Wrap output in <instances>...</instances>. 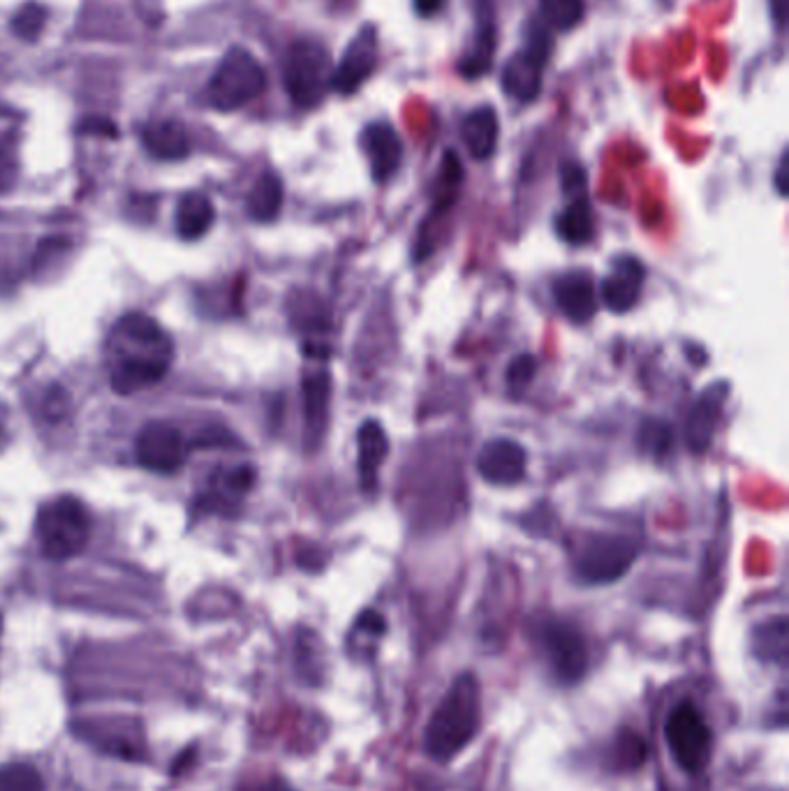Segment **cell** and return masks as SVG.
Returning <instances> with one entry per match:
<instances>
[{
    "mask_svg": "<svg viewBox=\"0 0 789 791\" xmlns=\"http://www.w3.org/2000/svg\"><path fill=\"white\" fill-rule=\"evenodd\" d=\"M174 359V342L160 322L144 313L120 317L105 342L112 389L120 396L144 392L163 380Z\"/></svg>",
    "mask_w": 789,
    "mask_h": 791,
    "instance_id": "6da1fadb",
    "label": "cell"
},
{
    "mask_svg": "<svg viewBox=\"0 0 789 791\" xmlns=\"http://www.w3.org/2000/svg\"><path fill=\"white\" fill-rule=\"evenodd\" d=\"M481 726V685L475 674L465 672L454 678L448 695L440 699L423 729V749L438 761L448 764L468 747Z\"/></svg>",
    "mask_w": 789,
    "mask_h": 791,
    "instance_id": "7a4b0ae2",
    "label": "cell"
},
{
    "mask_svg": "<svg viewBox=\"0 0 789 791\" xmlns=\"http://www.w3.org/2000/svg\"><path fill=\"white\" fill-rule=\"evenodd\" d=\"M93 533L89 507L74 496H58L39 507L35 535L49 560H68L86 549Z\"/></svg>",
    "mask_w": 789,
    "mask_h": 791,
    "instance_id": "3957f363",
    "label": "cell"
},
{
    "mask_svg": "<svg viewBox=\"0 0 789 791\" xmlns=\"http://www.w3.org/2000/svg\"><path fill=\"white\" fill-rule=\"evenodd\" d=\"M332 56L317 39H297L282 60V84L299 109H313L332 91Z\"/></svg>",
    "mask_w": 789,
    "mask_h": 791,
    "instance_id": "277c9868",
    "label": "cell"
},
{
    "mask_svg": "<svg viewBox=\"0 0 789 791\" xmlns=\"http://www.w3.org/2000/svg\"><path fill=\"white\" fill-rule=\"evenodd\" d=\"M533 643L554 681L577 685L589 672V645L577 625L554 616L542 618L533 625Z\"/></svg>",
    "mask_w": 789,
    "mask_h": 791,
    "instance_id": "5b68a950",
    "label": "cell"
},
{
    "mask_svg": "<svg viewBox=\"0 0 789 791\" xmlns=\"http://www.w3.org/2000/svg\"><path fill=\"white\" fill-rule=\"evenodd\" d=\"M267 89V72L244 47H232L220 60L209 86L207 100L218 112H236L253 103Z\"/></svg>",
    "mask_w": 789,
    "mask_h": 791,
    "instance_id": "8992f818",
    "label": "cell"
},
{
    "mask_svg": "<svg viewBox=\"0 0 789 791\" xmlns=\"http://www.w3.org/2000/svg\"><path fill=\"white\" fill-rule=\"evenodd\" d=\"M639 556L633 537L595 533L585 535L575 554V577L585 585H606L623 579Z\"/></svg>",
    "mask_w": 789,
    "mask_h": 791,
    "instance_id": "52a82bcc",
    "label": "cell"
},
{
    "mask_svg": "<svg viewBox=\"0 0 789 791\" xmlns=\"http://www.w3.org/2000/svg\"><path fill=\"white\" fill-rule=\"evenodd\" d=\"M664 743L685 773H701L713 755V732L699 708L691 701L676 703L664 722Z\"/></svg>",
    "mask_w": 789,
    "mask_h": 791,
    "instance_id": "ba28073f",
    "label": "cell"
},
{
    "mask_svg": "<svg viewBox=\"0 0 789 791\" xmlns=\"http://www.w3.org/2000/svg\"><path fill=\"white\" fill-rule=\"evenodd\" d=\"M531 31L525 33L523 47L504 63L500 84L510 97L519 103H533L542 91V70L552 56V37L549 26L539 22L529 24Z\"/></svg>",
    "mask_w": 789,
    "mask_h": 791,
    "instance_id": "9c48e42d",
    "label": "cell"
},
{
    "mask_svg": "<svg viewBox=\"0 0 789 791\" xmlns=\"http://www.w3.org/2000/svg\"><path fill=\"white\" fill-rule=\"evenodd\" d=\"M135 456L141 468L158 475H172L186 463L188 450L176 426L167 421H151L135 440Z\"/></svg>",
    "mask_w": 789,
    "mask_h": 791,
    "instance_id": "30bf717a",
    "label": "cell"
},
{
    "mask_svg": "<svg viewBox=\"0 0 789 791\" xmlns=\"http://www.w3.org/2000/svg\"><path fill=\"white\" fill-rule=\"evenodd\" d=\"M77 732L84 741L95 745L103 753H109L120 759H144L147 757V743L141 726L126 718H93L77 724Z\"/></svg>",
    "mask_w": 789,
    "mask_h": 791,
    "instance_id": "8fae6325",
    "label": "cell"
},
{
    "mask_svg": "<svg viewBox=\"0 0 789 791\" xmlns=\"http://www.w3.org/2000/svg\"><path fill=\"white\" fill-rule=\"evenodd\" d=\"M378 68V37L371 26L361 28L352 43L346 47L340 63L332 72V91L340 95H352L361 84H367Z\"/></svg>",
    "mask_w": 789,
    "mask_h": 791,
    "instance_id": "7c38bea8",
    "label": "cell"
},
{
    "mask_svg": "<svg viewBox=\"0 0 789 791\" xmlns=\"http://www.w3.org/2000/svg\"><path fill=\"white\" fill-rule=\"evenodd\" d=\"M479 477L494 486H514L525 477L529 454L521 442L512 438H494L477 454Z\"/></svg>",
    "mask_w": 789,
    "mask_h": 791,
    "instance_id": "4fadbf2b",
    "label": "cell"
},
{
    "mask_svg": "<svg viewBox=\"0 0 789 791\" xmlns=\"http://www.w3.org/2000/svg\"><path fill=\"white\" fill-rule=\"evenodd\" d=\"M646 269L635 255H620L614 259L612 271L606 274L600 288L602 303L612 313H627L635 309L641 296Z\"/></svg>",
    "mask_w": 789,
    "mask_h": 791,
    "instance_id": "5bb4252c",
    "label": "cell"
},
{
    "mask_svg": "<svg viewBox=\"0 0 789 791\" xmlns=\"http://www.w3.org/2000/svg\"><path fill=\"white\" fill-rule=\"evenodd\" d=\"M724 400H727L724 382L711 384V387L704 389L695 400L693 410L685 421V442L693 454H704L708 447H711Z\"/></svg>",
    "mask_w": 789,
    "mask_h": 791,
    "instance_id": "9a60e30c",
    "label": "cell"
},
{
    "mask_svg": "<svg viewBox=\"0 0 789 791\" xmlns=\"http://www.w3.org/2000/svg\"><path fill=\"white\" fill-rule=\"evenodd\" d=\"M361 151L367 153L373 181L384 184L390 181L403 160V144L387 120H373L361 130Z\"/></svg>",
    "mask_w": 789,
    "mask_h": 791,
    "instance_id": "2e32d148",
    "label": "cell"
},
{
    "mask_svg": "<svg viewBox=\"0 0 789 791\" xmlns=\"http://www.w3.org/2000/svg\"><path fill=\"white\" fill-rule=\"evenodd\" d=\"M554 299L558 311L575 324L591 322L597 313V290L593 276L583 269L562 274L554 282Z\"/></svg>",
    "mask_w": 789,
    "mask_h": 791,
    "instance_id": "e0dca14e",
    "label": "cell"
},
{
    "mask_svg": "<svg viewBox=\"0 0 789 791\" xmlns=\"http://www.w3.org/2000/svg\"><path fill=\"white\" fill-rule=\"evenodd\" d=\"M390 454V438L375 419L363 421L357 433V473L363 491H373L378 484V468Z\"/></svg>",
    "mask_w": 789,
    "mask_h": 791,
    "instance_id": "ac0fdd59",
    "label": "cell"
},
{
    "mask_svg": "<svg viewBox=\"0 0 789 791\" xmlns=\"http://www.w3.org/2000/svg\"><path fill=\"white\" fill-rule=\"evenodd\" d=\"M500 124L494 107L484 105L473 109L461 124V139L475 160H489L498 147Z\"/></svg>",
    "mask_w": 789,
    "mask_h": 791,
    "instance_id": "d6986e66",
    "label": "cell"
},
{
    "mask_svg": "<svg viewBox=\"0 0 789 791\" xmlns=\"http://www.w3.org/2000/svg\"><path fill=\"white\" fill-rule=\"evenodd\" d=\"M147 151L158 160H181L190 153V139L186 128L174 118L155 120L141 132Z\"/></svg>",
    "mask_w": 789,
    "mask_h": 791,
    "instance_id": "ffe728a7",
    "label": "cell"
},
{
    "mask_svg": "<svg viewBox=\"0 0 789 791\" xmlns=\"http://www.w3.org/2000/svg\"><path fill=\"white\" fill-rule=\"evenodd\" d=\"M255 477L257 475H255L253 465H236V468H232V470L216 475L211 481V491L205 498V504L209 507V510L228 512L230 507L236 504V500L241 496H246L251 491Z\"/></svg>",
    "mask_w": 789,
    "mask_h": 791,
    "instance_id": "44dd1931",
    "label": "cell"
},
{
    "mask_svg": "<svg viewBox=\"0 0 789 791\" xmlns=\"http://www.w3.org/2000/svg\"><path fill=\"white\" fill-rule=\"evenodd\" d=\"M216 220L213 201L201 193H188L176 207V232L181 239L197 241L205 236Z\"/></svg>",
    "mask_w": 789,
    "mask_h": 791,
    "instance_id": "7402d4cb",
    "label": "cell"
},
{
    "mask_svg": "<svg viewBox=\"0 0 789 791\" xmlns=\"http://www.w3.org/2000/svg\"><path fill=\"white\" fill-rule=\"evenodd\" d=\"M556 232L565 243H570V246H583V243L593 241L595 216L589 197L577 195L570 205L560 211V216L556 218Z\"/></svg>",
    "mask_w": 789,
    "mask_h": 791,
    "instance_id": "603a6c76",
    "label": "cell"
},
{
    "mask_svg": "<svg viewBox=\"0 0 789 791\" xmlns=\"http://www.w3.org/2000/svg\"><path fill=\"white\" fill-rule=\"evenodd\" d=\"M496 45H498L496 24L491 22V19L484 16L475 31L473 47L465 51V56L459 60V74L465 79H479L487 74L494 66Z\"/></svg>",
    "mask_w": 789,
    "mask_h": 791,
    "instance_id": "cb8c5ba5",
    "label": "cell"
},
{
    "mask_svg": "<svg viewBox=\"0 0 789 791\" xmlns=\"http://www.w3.org/2000/svg\"><path fill=\"white\" fill-rule=\"evenodd\" d=\"M282 207V181L276 172H265L248 193L246 209L257 222H271Z\"/></svg>",
    "mask_w": 789,
    "mask_h": 791,
    "instance_id": "d4e9b609",
    "label": "cell"
},
{
    "mask_svg": "<svg viewBox=\"0 0 789 791\" xmlns=\"http://www.w3.org/2000/svg\"><path fill=\"white\" fill-rule=\"evenodd\" d=\"M753 653L771 664H785L787 660V620L785 616L768 618L753 630Z\"/></svg>",
    "mask_w": 789,
    "mask_h": 791,
    "instance_id": "484cf974",
    "label": "cell"
},
{
    "mask_svg": "<svg viewBox=\"0 0 789 791\" xmlns=\"http://www.w3.org/2000/svg\"><path fill=\"white\" fill-rule=\"evenodd\" d=\"M303 408H306V423L313 435H320L327 421L329 408V375L311 373L303 380Z\"/></svg>",
    "mask_w": 789,
    "mask_h": 791,
    "instance_id": "4316f807",
    "label": "cell"
},
{
    "mask_svg": "<svg viewBox=\"0 0 789 791\" xmlns=\"http://www.w3.org/2000/svg\"><path fill=\"white\" fill-rule=\"evenodd\" d=\"M674 444V429L664 419H643L637 433V447L641 454L653 456L655 461L670 454Z\"/></svg>",
    "mask_w": 789,
    "mask_h": 791,
    "instance_id": "83f0119b",
    "label": "cell"
},
{
    "mask_svg": "<svg viewBox=\"0 0 789 791\" xmlns=\"http://www.w3.org/2000/svg\"><path fill=\"white\" fill-rule=\"evenodd\" d=\"M544 24L556 31H572L581 24L585 3L583 0H539Z\"/></svg>",
    "mask_w": 789,
    "mask_h": 791,
    "instance_id": "f1b7e54d",
    "label": "cell"
},
{
    "mask_svg": "<svg viewBox=\"0 0 789 791\" xmlns=\"http://www.w3.org/2000/svg\"><path fill=\"white\" fill-rule=\"evenodd\" d=\"M0 791H45V780L33 764L12 761L0 766Z\"/></svg>",
    "mask_w": 789,
    "mask_h": 791,
    "instance_id": "f546056e",
    "label": "cell"
},
{
    "mask_svg": "<svg viewBox=\"0 0 789 791\" xmlns=\"http://www.w3.org/2000/svg\"><path fill=\"white\" fill-rule=\"evenodd\" d=\"M614 759L618 770H635L646 761V743L639 734L630 732V729H623L616 738Z\"/></svg>",
    "mask_w": 789,
    "mask_h": 791,
    "instance_id": "4dcf8cb0",
    "label": "cell"
},
{
    "mask_svg": "<svg viewBox=\"0 0 789 791\" xmlns=\"http://www.w3.org/2000/svg\"><path fill=\"white\" fill-rule=\"evenodd\" d=\"M47 24V10L37 3H26L12 16V31L19 39L35 43Z\"/></svg>",
    "mask_w": 789,
    "mask_h": 791,
    "instance_id": "1f68e13d",
    "label": "cell"
},
{
    "mask_svg": "<svg viewBox=\"0 0 789 791\" xmlns=\"http://www.w3.org/2000/svg\"><path fill=\"white\" fill-rule=\"evenodd\" d=\"M384 632H387V623H384V618H382L378 612H371V608H369V612H363V614L357 618V623H355V627H352V635H350V639H348L350 653L357 658L363 639L371 641V645H373L375 641H380V639L384 637Z\"/></svg>",
    "mask_w": 789,
    "mask_h": 791,
    "instance_id": "d6a6232c",
    "label": "cell"
},
{
    "mask_svg": "<svg viewBox=\"0 0 789 791\" xmlns=\"http://www.w3.org/2000/svg\"><path fill=\"white\" fill-rule=\"evenodd\" d=\"M537 373V359L533 354H519L517 359L510 361L508 373H504V380H508V389L512 394H521L529 389V384L533 382Z\"/></svg>",
    "mask_w": 789,
    "mask_h": 791,
    "instance_id": "836d02e7",
    "label": "cell"
},
{
    "mask_svg": "<svg viewBox=\"0 0 789 791\" xmlns=\"http://www.w3.org/2000/svg\"><path fill=\"white\" fill-rule=\"evenodd\" d=\"M562 188L570 195H583L585 188V174L579 165H565L562 167Z\"/></svg>",
    "mask_w": 789,
    "mask_h": 791,
    "instance_id": "e575fe53",
    "label": "cell"
},
{
    "mask_svg": "<svg viewBox=\"0 0 789 791\" xmlns=\"http://www.w3.org/2000/svg\"><path fill=\"white\" fill-rule=\"evenodd\" d=\"M82 130H84V132H97V135H109V137H116V135H118L116 124H112V120H105V118H89V120H84Z\"/></svg>",
    "mask_w": 789,
    "mask_h": 791,
    "instance_id": "d590c367",
    "label": "cell"
},
{
    "mask_svg": "<svg viewBox=\"0 0 789 791\" xmlns=\"http://www.w3.org/2000/svg\"><path fill=\"white\" fill-rule=\"evenodd\" d=\"M442 5H444V0H413L415 12H417L419 16H423V19H429V16H433L436 12H440Z\"/></svg>",
    "mask_w": 789,
    "mask_h": 791,
    "instance_id": "8d00e7d4",
    "label": "cell"
},
{
    "mask_svg": "<svg viewBox=\"0 0 789 791\" xmlns=\"http://www.w3.org/2000/svg\"><path fill=\"white\" fill-rule=\"evenodd\" d=\"M776 188H778V195L785 197L787 195V151L782 153L780 162H778V170H776Z\"/></svg>",
    "mask_w": 789,
    "mask_h": 791,
    "instance_id": "74e56055",
    "label": "cell"
},
{
    "mask_svg": "<svg viewBox=\"0 0 789 791\" xmlns=\"http://www.w3.org/2000/svg\"><path fill=\"white\" fill-rule=\"evenodd\" d=\"M12 178H14V165L0 153V190H5L12 184Z\"/></svg>",
    "mask_w": 789,
    "mask_h": 791,
    "instance_id": "f35d334b",
    "label": "cell"
},
{
    "mask_svg": "<svg viewBox=\"0 0 789 791\" xmlns=\"http://www.w3.org/2000/svg\"><path fill=\"white\" fill-rule=\"evenodd\" d=\"M257 791H292V789L282 780H269V782L262 784Z\"/></svg>",
    "mask_w": 789,
    "mask_h": 791,
    "instance_id": "ab89813d",
    "label": "cell"
},
{
    "mask_svg": "<svg viewBox=\"0 0 789 791\" xmlns=\"http://www.w3.org/2000/svg\"><path fill=\"white\" fill-rule=\"evenodd\" d=\"M771 10H774L776 22L782 26V22H785V0H771Z\"/></svg>",
    "mask_w": 789,
    "mask_h": 791,
    "instance_id": "60d3db41",
    "label": "cell"
}]
</instances>
